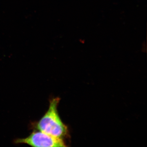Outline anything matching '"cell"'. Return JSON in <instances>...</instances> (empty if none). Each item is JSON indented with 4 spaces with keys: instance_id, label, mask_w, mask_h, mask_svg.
Masks as SVG:
<instances>
[{
    "instance_id": "obj_1",
    "label": "cell",
    "mask_w": 147,
    "mask_h": 147,
    "mask_svg": "<svg viewBox=\"0 0 147 147\" xmlns=\"http://www.w3.org/2000/svg\"><path fill=\"white\" fill-rule=\"evenodd\" d=\"M60 98H55L50 100L47 112L37 123L39 131L59 139H63L68 132L67 127L63 123L58 113L57 108Z\"/></svg>"
},
{
    "instance_id": "obj_2",
    "label": "cell",
    "mask_w": 147,
    "mask_h": 147,
    "mask_svg": "<svg viewBox=\"0 0 147 147\" xmlns=\"http://www.w3.org/2000/svg\"><path fill=\"white\" fill-rule=\"evenodd\" d=\"M14 143L26 144L33 147H65L62 139L56 138L42 131H34L25 138L16 139Z\"/></svg>"
}]
</instances>
